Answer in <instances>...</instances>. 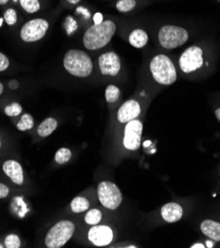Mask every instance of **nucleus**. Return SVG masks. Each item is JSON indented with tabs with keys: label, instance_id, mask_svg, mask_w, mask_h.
Wrapping results in <instances>:
<instances>
[{
	"label": "nucleus",
	"instance_id": "nucleus-1",
	"mask_svg": "<svg viewBox=\"0 0 220 248\" xmlns=\"http://www.w3.org/2000/svg\"><path fill=\"white\" fill-rule=\"evenodd\" d=\"M178 67L182 76L189 79L207 76L213 68L211 48L205 44L189 46L180 55Z\"/></svg>",
	"mask_w": 220,
	"mask_h": 248
},
{
	"label": "nucleus",
	"instance_id": "nucleus-2",
	"mask_svg": "<svg viewBox=\"0 0 220 248\" xmlns=\"http://www.w3.org/2000/svg\"><path fill=\"white\" fill-rule=\"evenodd\" d=\"M116 29V23L110 19L94 23L84 34L83 44L85 47L89 51H97L106 46L115 35Z\"/></svg>",
	"mask_w": 220,
	"mask_h": 248
},
{
	"label": "nucleus",
	"instance_id": "nucleus-3",
	"mask_svg": "<svg viewBox=\"0 0 220 248\" xmlns=\"http://www.w3.org/2000/svg\"><path fill=\"white\" fill-rule=\"evenodd\" d=\"M149 70L152 79L163 87L173 85L178 79L177 66L174 61L166 54H157L152 57Z\"/></svg>",
	"mask_w": 220,
	"mask_h": 248
},
{
	"label": "nucleus",
	"instance_id": "nucleus-4",
	"mask_svg": "<svg viewBox=\"0 0 220 248\" xmlns=\"http://www.w3.org/2000/svg\"><path fill=\"white\" fill-rule=\"evenodd\" d=\"M63 64L70 76L86 78L93 71V62L91 58L82 49L71 48L64 57Z\"/></svg>",
	"mask_w": 220,
	"mask_h": 248
},
{
	"label": "nucleus",
	"instance_id": "nucleus-5",
	"mask_svg": "<svg viewBox=\"0 0 220 248\" xmlns=\"http://www.w3.org/2000/svg\"><path fill=\"white\" fill-rule=\"evenodd\" d=\"M159 45L165 49H175L184 46L189 39V31L180 25L165 24L157 32Z\"/></svg>",
	"mask_w": 220,
	"mask_h": 248
},
{
	"label": "nucleus",
	"instance_id": "nucleus-6",
	"mask_svg": "<svg viewBox=\"0 0 220 248\" xmlns=\"http://www.w3.org/2000/svg\"><path fill=\"white\" fill-rule=\"evenodd\" d=\"M76 227L70 220H61L49 231L45 243L49 248L63 247L73 235Z\"/></svg>",
	"mask_w": 220,
	"mask_h": 248
},
{
	"label": "nucleus",
	"instance_id": "nucleus-7",
	"mask_svg": "<svg viewBox=\"0 0 220 248\" xmlns=\"http://www.w3.org/2000/svg\"><path fill=\"white\" fill-rule=\"evenodd\" d=\"M50 24L43 18L32 19L23 25L20 31V38L23 42L35 43L42 40L49 30Z\"/></svg>",
	"mask_w": 220,
	"mask_h": 248
},
{
	"label": "nucleus",
	"instance_id": "nucleus-8",
	"mask_svg": "<svg viewBox=\"0 0 220 248\" xmlns=\"http://www.w3.org/2000/svg\"><path fill=\"white\" fill-rule=\"evenodd\" d=\"M97 195L101 204L108 210H116L122 203L120 189L112 182L103 181L97 187Z\"/></svg>",
	"mask_w": 220,
	"mask_h": 248
},
{
	"label": "nucleus",
	"instance_id": "nucleus-9",
	"mask_svg": "<svg viewBox=\"0 0 220 248\" xmlns=\"http://www.w3.org/2000/svg\"><path fill=\"white\" fill-rule=\"evenodd\" d=\"M143 133V124L135 119L128 123L124 129L123 144L128 151H137L141 145V137Z\"/></svg>",
	"mask_w": 220,
	"mask_h": 248
},
{
	"label": "nucleus",
	"instance_id": "nucleus-10",
	"mask_svg": "<svg viewBox=\"0 0 220 248\" xmlns=\"http://www.w3.org/2000/svg\"><path fill=\"white\" fill-rule=\"evenodd\" d=\"M99 68L104 77L115 78L121 71L120 57L114 52H105L99 58Z\"/></svg>",
	"mask_w": 220,
	"mask_h": 248
},
{
	"label": "nucleus",
	"instance_id": "nucleus-11",
	"mask_svg": "<svg viewBox=\"0 0 220 248\" xmlns=\"http://www.w3.org/2000/svg\"><path fill=\"white\" fill-rule=\"evenodd\" d=\"M142 112L141 104L136 99H129L120 106L117 112V120L121 124H126L137 119Z\"/></svg>",
	"mask_w": 220,
	"mask_h": 248
},
{
	"label": "nucleus",
	"instance_id": "nucleus-12",
	"mask_svg": "<svg viewBox=\"0 0 220 248\" xmlns=\"http://www.w3.org/2000/svg\"><path fill=\"white\" fill-rule=\"evenodd\" d=\"M113 231L107 226H92L88 232V239L95 246H106L113 240Z\"/></svg>",
	"mask_w": 220,
	"mask_h": 248
},
{
	"label": "nucleus",
	"instance_id": "nucleus-13",
	"mask_svg": "<svg viewBox=\"0 0 220 248\" xmlns=\"http://www.w3.org/2000/svg\"><path fill=\"white\" fill-rule=\"evenodd\" d=\"M161 216L166 222L174 224V222H177L182 219L184 216V209L178 203H167L161 209Z\"/></svg>",
	"mask_w": 220,
	"mask_h": 248
},
{
	"label": "nucleus",
	"instance_id": "nucleus-14",
	"mask_svg": "<svg viewBox=\"0 0 220 248\" xmlns=\"http://www.w3.org/2000/svg\"><path fill=\"white\" fill-rule=\"evenodd\" d=\"M3 171L5 174L17 185L23 184L24 175L23 169L19 162L15 160H7L3 164Z\"/></svg>",
	"mask_w": 220,
	"mask_h": 248
},
{
	"label": "nucleus",
	"instance_id": "nucleus-15",
	"mask_svg": "<svg viewBox=\"0 0 220 248\" xmlns=\"http://www.w3.org/2000/svg\"><path fill=\"white\" fill-rule=\"evenodd\" d=\"M202 232L211 240L220 241V222L212 219H205L201 224Z\"/></svg>",
	"mask_w": 220,
	"mask_h": 248
},
{
	"label": "nucleus",
	"instance_id": "nucleus-16",
	"mask_svg": "<svg viewBox=\"0 0 220 248\" xmlns=\"http://www.w3.org/2000/svg\"><path fill=\"white\" fill-rule=\"evenodd\" d=\"M128 42L132 46L136 48H142L146 46L149 42L148 33H147L144 29L136 28L130 32L128 36Z\"/></svg>",
	"mask_w": 220,
	"mask_h": 248
},
{
	"label": "nucleus",
	"instance_id": "nucleus-17",
	"mask_svg": "<svg viewBox=\"0 0 220 248\" xmlns=\"http://www.w3.org/2000/svg\"><path fill=\"white\" fill-rule=\"evenodd\" d=\"M58 127V122L54 118H47L45 119L38 127L39 136L45 138L50 136Z\"/></svg>",
	"mask_w": 220,
	"mask_h": 248
},
{
	"label": "nucleus",
	"instance_id": "nucleus-18",
	"mask_svg": "<svg viewBox=\"0 0 220 248\" xmlns=\"http://www.w3.org/2000/svg\"><path fill=\"white\" fill-rule=\"evenodd\" d=\"M139 4V0H117L115 9L120 13H129L134 11Z\"/></svg>",
	"mask_w": 220,
	"mask_h": 248
},
{
	"label": "nucleus",
	"instance_id": "nucleus-19",
	"mask_svg": "<svg viewBox=\"0 0 220 248\" xmlns=\"http://www.w3.org/2000/svg\"><path fill=\"white\" fill-rule=\"evenodd\" d=\"M70 209L73 213H84L89 209V202L84 197H76L70 203Z\"/></svg>",
	"mask_w": 220,
	"mask_h": 248
},
{
	"label": "nucleus",
	"instance_id": "nucleus-20",
	"mask_svg": "<svg viewBox=\"0 0 220 248\" xmlns=\"http://www.w3.org/2000/svg\"><path fill=\"white\" fill-rule=\"evenodd\" d=\"M19 4L24 11L29 14H34L41 10L39 0H19Z\"/></svg>",
	"mask_w": 220,
	"mask_h": 248
},
{
	"label": "nucleus",
	"instance_id": "nucleus-21",
	"mask_svg": "<svg viewBox=\"0 0 220 248\" xmlns=\"http://www.w3.org/2000/svg\"><path fill=\"white\" fill-rule=\"evenodd\" d=\"M121 96L120 89L114 84H109L105 89V100L109 104L116 103Z\"/></svg>",
	"mask_w": 220,
	"mask_h": 248
},
{
	"label": "nucleus",
	"instance_id": "nucleus-22",
	"mask_svg": "<svg viewBox=\"0 0 220 248\" xmlns=\"http://www.w3.org/2000/svg\"><path fill=\"white\" fill-rule=\"evenodd\" d=\"M102 218V213L97 209H91L89 210L86 215L85 216V220L87 225L89 226H95L99 225Z\"/></svg>",
	"mask_w": 220,
	"mask_h": 248
},
{
	"label": "nucleus",
	"instance_id": "nucleus-23",
	"mask_svg": "<svg viewBox=\"0 0 220 248\" xmlns=\"http://www.w3.org/2000/svg\"><path fill=\"white\" fill-rule=\"evenodd\" d=\"M34 127V119L30 114H24L17 124V129L21 132L31 130Z\"/></svg>",
	"mask_w": 220,
	"mask_h": 248
},
{
	"label": "nucleus",
	"instance_id": "nucleus-24",
	"mask_svg": "<svg viewBox=\"0 0 220 248\" xmlns=\"http://www.w3.org/2000/svg\"><path fill=\"white\" fill-rule=\"evenodd\" d=\"M70 157H71L70 150L63 147V148H60V150L57 152L55 155V160L59 164H65L70 159Z\"/></svg>",
	"mask_w": 220,
	"mask_h": 248
},
{
	"label": "nucleus",
	"instance_id": "nucleus-25",
	"mask_svg": "<svg viewBox=\"0 0 220 248\" xmlns=\"http://www.w3.org/2000/svg\"><path fill=\"white\" fill-rule=\"evenodd\" d=\"M3 19L7 23V25H9V26H13V25H15L17 23L18 14L14 8H8L4 12Z\"/></svg>",
	"mask_w": 220,
	"mask_h": 248
},
{
	"label": "nucleus",
	"instance_id": "nucleus-26",
	"mask_svg": "<svg viewBox=\"0 0 220 248\" xmlns=\"http://www.w3.org/2000/svg\"><path fill=\"white\" fill-rule=\"evenodd\" d=\"M4 112L9 117H16L22 113V107L19 103H11L10 105L6 106L4 109Z\"/></svg>",
	"mask_w": 220,
	"mask_h": 248
},
{
	"label": "nucleus",
	"instance_id": "nucleus-27",
	"mask_svg": "<svg viewBox=\"0 0 220 248\" xmlns=\"http://www.w3.org/2000/svg\"><path fill=\"white\" fill-rule=\"evenodd\" d=\"M21 246V240L16 234H9L5 238V247L7 248H19Z\"/></svg>",
	"mask_w": 220,
	"mask_h": 248
},
{
	"label": "nucleus",
	"instance_id": "nucleus-28",
	"mask_svg": "<svg viewBox=\"0 0 220 248\" xmlns=\"http://www.w3.org/2000/svg\"><path fill=\"white\" fill-rule=\"evenodd\" d=\"M8 66H9L8 58L4 54L0 53V72L6 70L8 68Z\"/></svg>",
	"mask_w": 220,
	"mask_h": 248
},
{
	"label": "nucleus",
	"instance_id": "nucleus-29",
	"mask_svg": "<svg viewBox=\"0 0 220 248\" xmlns=\"http://www.w3.org/2000/svg\"><path fill=\"white\" fill-rule=\"evenodd\" d=\"M8 194H9V188L6 185L0 183V199H3V198L7 197Z\"/></svg>",
	"mask_w": 220,
	"mask_h": 248
},
{
	"label": "nucleus",
	"instance_id": "nucleus-30",
	"mask_svg": "<svg viewBox=\"0 0 220 248\" xmlns=\"http://www.w3.org/2000/svg\"><path fill=\"white\" fill-rule=\"evenodd\" d=\"M81 1H82V0H66V2H67L68 5H70V6L78 5Z\"/></svg>",
	"mask_w": 220,
	"mask_h": 248
},
{
	"label": "nucleus",
	"instance_id": "nucleus-31",
	"mask_svg": "<svg viewBox=\"0 0 220 248\" xmlns=\"http://www.w3.org/2000/svg\"><path fill=\"white\" fill-rule=\"evenodd\" d=\"M214 114H215V117H216V119H217V120H218V122L220 123V107H219V108H217V109L215 110Z\"/></svg>",
	"mask_w": 220,
	"mask_h": 248
},
{
	"label": "nucleus",
	"instance_id": "nucleus-32",
	"mask_svg": "<svg viewBox=\"0 0 220 248\" xmlns=\"http://www.w3.org/2000/svg\"><path fill=\"white\" fill-rule=\"evenodd\" d=\"M191 248H194V247H201V248H203V247H205L203 244H202V243H199V244H193V245H191L190 246Z\"/></svg>",
	"mask_w": 220,
	"mask_h": 248
},
{
	"label": "nucleus",
	"instance_id": "nucleus-33",
	"mask_svg": "<svg viewBox=\"0 0 220 248\" xmlns=\"http://www.w3.org/2000/svg\"><path fill=\"white\" fill-rule=\"evenodd\" d=\"M9 2V0H0V5H6Z\"/></svg>",
	"mask_w": 220,
	"mask_h": 248
},
{
	"label": "nucleus",
	"instance_id": "nucleus-34",
	"mask_svg": "<svg viewBox=\"0 0 220 248\" xmlns=\"http://www.w3.org/2000/svg\"><path fill=\"white\" fill-rule=\"evenodd\" d=\"M3 90H4V87H3V84L0 82V95H1L3 93Z\"/></svg>",
	"mask_w": 220,
	"mask_h": 248
},
{
	"label": "nucleus",
	"instance_id": "nucleus-35",
	"mask_svg": "<svg viewBox=\"0 0 220 248\" xmlns=\"http://www.w3.org/2000/svg\"><path fill=\"white\" fill-rule=\"evenodd\" d=\"M0 147H1V140H0Z\"/></svg>",
	"mask_w": 220,
	"mask_h": 248
},
{
	"label": "nucleus",
	"instance_id": "nucleus-36",
	"mask_svg": "<svg viewBox=\"0 0 220 248\" xmlns=\"http://www.w3.org/2000/svg\"><path fill=\"white\" fill-rule=\"evenodd\" d=\"M216 1H217V2H219V3H220V0H216Z\"/></svg>",
	"mask_w": 220,
	"mask_h": 248
},
{
	"label": "nucleus",
	"instance_id": "nucleus-37",
	"mask_svg": "<svg viewBox=\"0 0 220 248\" xmlns=\"http://www.w3.org/2000/svg\"><path fill=\"white\" fill-rule=\"evenodd\" d=\"M2 247H3V246H2V245H0V248H2Z\"/></svg>",
	"mask_w": 220,
	"mask_h": 248
}]
</instances>
